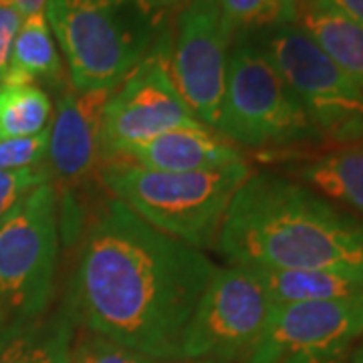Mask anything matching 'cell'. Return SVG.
<instances>
[{
  "label": "cell",
  "instance_id": "7a4b0ae2",
  "mask_svg": "<svg viewBox=\"0 0 363 363\" xmlns=\"http://www.w3.org/2000/svg\"><path fill=\"white\" fill-rule=\"evenodd\" d=\"M216 250L234 267L363 272V220L298 182L252 172L226 210Z\"/></svg>",
  "mask_w": 363,
  "mask_h": 363
},
{
  "label": "cell",
  "instance_id": "5bb4252c",
  "mask_svg": "<svg viewBox=\"0 0 363 363\" xmlns=\"http://www.w3.org/2000/svg\"><path fill=\"white\" fill-rule=\"evenodd\" d=\"M286 169L295 182L363 220V142L286 162Z\"/></svg>",
  "mask_w": 363,
  "mask_h": 363
},
{
  "label": "cell",
  "instance_id": "e0dca14e",
  "mask_svg": "<svg viewBox=\"0 0 363 363\" xmlns=\"http://www.w3.org/2000/svg\"><path fill=\"white\" fill-rule=\"evenodd\" d=\"M363 91V28L317 0H298L297 23Z\"/></svg>",
  "mask_w": 363,
  "mask_h": 363
},
{
  "label": "cell",
  "instance_id": "ac0fdd59",
  "mask_svg": "<svg viewBox=\"0 0 363 363\" xmlns=\"http://www.w3.org/2000/svg\"><path fill=\"white\" fill-rule=\"evenodd\" d=\"M2 81L37 85L45 83L55 89H63L69 85V81H65V67L52 40L51 26L45 13L23 18L21 30L14 39L11 65Z\"/></svg>",
  "mask_w": 363,
  "mask_h": 363
},
{
  "label": "cell",
  "instance_id": "d4e9b609",
  "mask_svg": "<svg viewBox=\"0 0 363 363\" xmlns=\"http://www.w3.org/2000/svg\"><path fill=\"white\" fill-rule=\"evenodd\" d=\"M317 2L363 28V0H317Z\"/></svg>",
  "mask_w": 363,
  "mask_h": 363
},
{
  "label": "cell",
  "instance_id": "603a6c76",
  "mask_svg": "<svg viewBox=\"0 0 363 363\" xmlns=\"http://www.w3.org/2000/svg\"><path fill=\"white\" fill-rule=\"evenodd\" d=\"M49 154V130L28 138L0 140V169H23L45 164Z\"/></svg>",
  "mask_w": 363,
  "mask_h": 363
},
{
  "label": "cell",
  "instance_id": "cb8c5ba5",
  "mask_svg": "<svg viewBox=\"0 0 363 363\" xmlns=\"http://www.w3.org/2000/svg\"><path fill=\"white\" fill-rule=\"evenodd\" d=\"M21 25H23V16L9 2L0 0V81L4 79L11 65L14 39L21 30Z\"/></svg>",
  "mask_w": 363,
  "mask_h": 363
},
{
  "label": "cell",
  "instance_id": "7c38bea8",
  "mask_svg": "<svg viewBox=\"0 0 363 363\" xmlns=\"http://www.w3.org/2000/svg\"><path fill=\"white\" fill-rule=\"evenodd\" d=\"M113 89L75 91L71 83L61 89L49 125V168L67 186L87 180L99 162L105 104Z\"/></svg>",
  "mask_w": 363,
  "mask_h": 363
},
{
  "label": "cell",
  "instance_id": "8992f818",
  "mask_svg": "<svg viewBox=\"0 0 363 363\" xmlns=\"http://www.w3.org/2000/svg\"><path fill=\"white\" fill-rule=\"evenodd\" d=\"M57 262L59 196L55 184L47 182L0 218L2 327L33 321L49 313Z\"/></svg>",
  "mask_w": 363,
  "mask_h": 363
},
{
  "label": "cell",
  "instance_id": "ba28073f",
  "mask_svg": "<svg viewBox=\"0 0 363 363\" xmlns=\"http://www.w3.org/2000/svg\"><path fill=\"white\" fill-rule=\"evenodd\" d=\"M271 301L247 267H216L188 323L184 359L245 363L259 345Z\"/></svg>",
  "mask_w": 363,
  "mask_h": 363
},
{
  "label": "cell",
  "instance_id": "f1b7e54d",
  "mask_svg": "<svg viewBox=\"0 0 363 363\" xmlns=\"http://www.w3.org/2000/svg\"><path fill=\"white\" fill-rule=\"evenodd\" d=\"M172 363H226V362H216V359H180V362Z\"/></svg>",
  "mask_w": 363,
  "mask_h": 363
},
{
  "label": "cell",
  "instance_id": "9c48e42d",
  "mask_svg": "<svg viewBox=\"0 0 363 363\" xmlns=\"http://www.w3.org/2000/svg\"><path fill=\"white\" fill-rule=\"evenodd\" d=\"M202 125L184 101L169 71V52L157 47L117 85L104 111V160L176 128Z\"/></svg>",
  "mask_w": 363,
  "mask_h": 363
},
{
  "label": "cell",
  "instance_id": "ffe728a7",
  "mask_svg": "<svg viewBox=\"0 0 363 363\" xmlns=\"http://www.w3.org/2000/svg\"><path fill=\"white\" fill-rule=\"evenodd\" d=\"M222 21L230 33L236 30H271L295 25L298 0H216Z\"/></svg>",
  "mask_w": 363,
  "mask_h": 363
},
{
  "label": "cell",
  "instance_id": "2e32d148",
  "mask_svg": "<svg viewBox=\"0 0 363 363\" xmlns=\"http://www.w3.org/2000/svg\"><path fill=\"white\" fill-rule=\"evenodd\" d=\"M255 272L271 305H293L311 301H333L363 295L362 271L315 269V271H285L247 267Z\"/></svg>",
  "mask_w": 363,
  "mask_h": 363
},
{
  "label": "cell",
  "instance_id": "3957f363",
  "mask_svg": "<svg viewBox=\"0 0 363 363\" xmlns=\"http://www.w3.org/2000/svg\"><path fill=\"white\" fill-rule=\"evenodd\" d=\"M252 168L238 162L200 172H160L125 160L101 168L111 198L169 238L202 250L216 247L226 210Z\"/></svg>",
  "mask_w": 363,
  "mask_h": 363
},
{
  "label": "cell",
  "instance_id": "83f0119b",
  "mask_svg": "<svg viewBox=\"0 0 363 363\" xmlns=\"http://www.w3.org/2000/svg\"><path fill=\"white\" fill-rule=\"evenodd\" d=\"M350 363H363V337L359 339V341H357V345L353 347Z\"/></svg>",
  "mask_w": 363,
  "mask_h": 363
},
{
  "label": "cell",
  "instance_id": "7402d4cb",
  "mask_svg": "<svg viewBox=\"0 0 363 363\" xmlns=\"http://www.w3.org/2000/svg\"><path fill=\"white\" fill-rule=\"evenodd\" d=\"M52 180L49 164L23 169H0V218L18 206L40 184Z\"/></svg>",
  "mask_w": 363,
  "mask_h": 363
},
{
  "label": "cell",
  "instance_id": "6da1fadb",
  "mask_svg": "<svg viewBox=\"0 0 363 363\" xmlns=\"http://www.w3.org/2000/svg\"><path fill=\"white\" fill-rule=\"evenodd\" d=\"M214 264L109 198L81 242L65 309L83 331L162 362L182 345Z\"/></svg>",
  "mask_w": 363,
  "mask_h": 363
},
{
  "label": "cell",
  "instance_id": "52a82bcc",
  "mask_svg": "<svg viewBox=\"0 0 363 363\" xmlns=\"http://www.w3.org/2000/svg\"><path fill=\"white\" fill-rule=\"evenodd\" d=\"M259 47L323 140L341 145L363 142V91L301 26L271 28Z\"/></svg>",
  "mask_w": 363,
  "mask_h": 363
},
{
  "label": "cell",
  "instance_id": "4316f807",
  "mask_svg": "<svg viewBox=\"0 0 363 363\" xmlns=\"http://www.w3.org/2000/svg\"><path fill=\"white\" fill-rule=\"evenodd\" d=\"M143 11L147 13H154V11H166V9H172V6H178L184 0H135Z\"/></svg>",
  "mask_w": 363,
  "mask_h": 363
},
{
  "label": "cell",
  "instance_id": "484cf974",
  "mask_svg": "<svg viewBox=\"0 0 363 363\" xmlns=\"http://www.w3.org/2000/svg\"><path fill=\"white\" fill-rule=\"evenodd\" d=\"M14 6V11L21 14L23 18L26 16H35V14H43L47 9V0H2Z\"/></svg>",
  "mask_w": 363,
  "mask_h": 363
},
{
  "label": "cell",
  "instance_id": "4fadbf2b",
  "mask_svg": "<svg viewBox=\"0 0 363 363\" xmlns=\"http://www.w3.org/2000/svg\"><path fill=\"white\" fill-rule=\"evenodd\" d=\"M117 160L160 172H200L247 162L242 152L206 125L176 128L131 145Z\"/></svg>",
  "mask_w": 363,
  "mask_h": 363
},
{
  "label": "cell",
  "instance_id": "8fae6325",
  "mask_svg": "<svg viewBox=\"0 0 363 363\" xmlns=\"http://www.w3.org/2000/svg\"><path fill=\"white\" fill-rule=\"evenodd\" d=\"M363 337V295L272 305L259 345L245 363H279L291 353L353 350Z\"/></svg>",
  "mask_w": 363,
  "mask_h": 363
},
{
  "label": "cell",
  "instance_id": "d6986e66",
  "mask_svg": "<svg viewBox=\"0 0 363 363\" xmlns=\"http://www.w3.org/2000/svg\"><path fill=\"white\" fill-rule=\"evenodd\" d=\"M52 104L37 83L0 81V140L28 138L49 130Z\"/></svg>",
  "mask_w": 363,
  "mask_h": 363
},
{
  "label": "cell",
  "instance_id": "44dd1931",
  "mask_svg": "<svg viewBox=\"0 0 363 363\" xmlns=\"http://www.w3.org/2000/svg\"><path fill=\"white\" fill-rule=\"evenodd\" d=\"M69 363H172L162 362L156 357H150L145 353L125 347L117 341L83 331L81 335H75L71 359Z\"/></svg>",
  "mask_w": 363,
  "mask_h": 363
},
{
  "label": "cell",
  "instance_id": "f546056e",
  "mask_svg": "<svg viewBox=\"0 0 363 363\" xmlns=\"http://www.w3.org/2000/svg\"><path fill=\"white\" fill-rule=\"evenodd\" d=\"M0 327H2V323H0Z\"/></svg>",
  "mask_w": 363,
  "mask_h": 363
},
{
  "label": "cell",
  "instance_id": "277c9868",
  "mask_svg": "<svg viewBox=\"0 0 363 363\" xmlns=\"http://www.w3.org/2000/svg\"><path fill=\"white\" fill-rule=\"evenodd\" d=\"M147 14L135 0H47L45 16L71 87L116 89L150 52Z\"/></svg>",
  "mask_w": 363,
  "mask_h": 363
},
{
  "label": "cell",
  "instance_id": "30bf717a",
  "mask_svg": "<svg viewBox=\"0 0 363 363\" xmlns=\"http://www.w3.org/2000/svg\"><path fill=\"white\" fill-rule=\"evenodd\" d=\"M233 33L216 0H188L178 14L169 71L184 101L208 130L220 131Z\"/></svg>",
  "mask_w": 363,
  "mask_h": 363
},
{
  "label": "cell",
  "instance_id": "9a60e30c",
  "mask_svg": "<svg viewBox=\"0 0 363 363\" xmlns=\"http://www.w3.org/2000/svg\"><path fill=\"white\" fill-rule=\"evenodd\" d=\"M77 325L65 305L0 329V363H69Z\"/></svg>",
  "mask_w": 363,
  "mask_h": 363
},
{
  "label": "cell",
  "instance_id": "5b68a950",
  "mask_svg": "<svg viewBox=\"0 0 363 363\" xmlns=\"http://www.w3.org/2000/svg\"><path fill=\"white\" fill-rule=\"evenodd\" d=\"M218 133L248 150H286L323 140L269 57L245 39L228 55Z\"/></svg>",
  "mask_w": 363,
  "mask_h": 363
}]
</instances>
